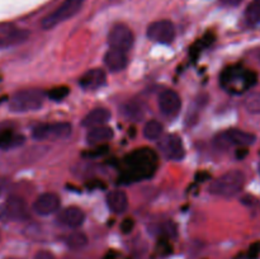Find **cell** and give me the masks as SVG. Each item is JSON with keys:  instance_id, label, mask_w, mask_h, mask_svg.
<instances>
[{"instance_id": "cell-1", "label": "cell", "mask_w": 260, "mask_h": 259, "mask_svg": "<svg viewBox=\"0 0 260 259\" xmlns=\"http://www.w3.org/2000/svg\"><path fill=\"white\" fill-rule=\"evenodd\" d=\"M157 168V154L150 147L136 149L124 157V169L119 177L121 184H131L152 177Z\"/></svg>"}, {"instance_id": "cell-2", "label": "cell", "mask_w": 260, "mask_h": 259, "mask_svg": "<svg viewBox=\"0 0 260 259\" xmlns=\"http://www.w3.org/2000/svg\"><path fill=\"white\" fill-rule=\"evenodd\" d=\"M258 76L254 71L246 70L241 66L228 68L221 75V85L231 93L240 94L256 84Z\"/></svg>"}, {"instance_id": "cell-3", "label": "cell", "mask_w": 260, "mask_h": 259, "mask_svg": "<svg viewBox=\"0 0 260 259\" xmlns=\"http://www.w3.org/2000/svg\"><path fill=\"white\" fill-rule=\"evenodd\" d=\"M245 175L240 170H230L217 179L213 180L210 185V193L221 197H233L238 195L244 187Z\"/></svg>"}, {"instance_id": "cell-4", "label": "cell", "mask_w": 260, "mask_h": 259, "mask_svg": "<svg viewBox=\"0 0 260 259\" xmlns=\"http://www.w3.org/2000/svg\"><path fill=\"white\" fill-rule=\"evenodd\" d=\"M45 101V94L38 89H25L15 93L9 101V109L15 113L38 111Z\"/></svg>"}, {"instance_id": "cell-5", "label": "cell", "mask_w": 260, "mask_h": 259, "mask_svg": "<svg viewBox=\"0 0 260 259\" xmlns=\"http://www.w3.org/2000/svg\"><path fill=\"white\" fill-rule=\"evenodd\" d=\"M83 4L84 0H65L57 9L53 10L47 17L43 18L42 28L43 29H52L56 25L70 19L74 15L78 14Z\"/></svg>"}, {"instance_id": "cell-6", "label": "cell", "mask_w": 260, "mask_h": 259, "mask_svg": "<svg viewBox=\"0 0 260 259\" xmlns=\"http://www.w3.org/2000/svg\"><path fill=\"white\" fill-rule=\"evenodd\" d=\"M71 135V124L68 122L38 124L33 128L32 136L37 141H58Z\"/></svg>"}, {"instance_id": "cell-7", "label": "cell", "mask_w": 260, "mask_h": 259, "mask_svg": "<svg viewBox=\"0 0 260 259\" xmlns=\"http://www.w3.org/2000/svg\"><path fill=\"white\" fill-rule=\"evenodd\" d=\"M255 135L241 131V130L233 128L217 135V136L215 137L213 144H215V146L217 147L218 150H226L230 146H233V145H236V146L240 147L250 146V145H253L254 142H255Z\"/></svg>"}, {"instance_id": "cell-8", "label": "cell", "mask_w": 260, "mask_h": 259, "mask_svg": "<svg viewBox=\"0 0 260 259\" xmlns=\"http://www.w3.org/2000/svg\"><path fill=\"white\" fill-rule=\"evenodd\" d=\"M28 207L24 200L18 196H10L4 203L0 205V221L12 222V221H23L28 218Z\"/></svg>"}, {"instance_id": "cell-9", "label": "cell", "mask_w": 260, "mask_h": 259, "mask_svg": "<svg viewBox=\"0 0 260 259\" xmlns=\"http://www.w3.org/2000/svg\"><path fill=\"white\" fill-rule=\"evenodd\" d=\"M135 42V36L126 24H116L108 35V43L111 48L128 52Z\"/></svg>"}, {"instance_id": "cell-10", "label": "cell", "mask_w": 260, "mask_h": 259, "mask_svg": "<svg viewBox=\"0 0 260 259\" xmlns=\"http://www.w3.org/2000/svg\"><path fill=\"white\" fill-rule=\"evenodd\" d=\"M147 38L161 45H170L175 38V27L170 20L162 19L151 23L146 30Z\"/></svg>"}, {"instance_id": "cell-11", "label": "cell", "mask_w": 260, "mask_h": 259, "mask_svg": "<svg viewBox=\"0 0 260 259\" xmlns=\"http://www.w3.org/2000/svg\"><path fill=\"white\" fill-rule=\"evenodd\" d=\"M159 149L168 160H173V161L182 160L185 155L182 139L174 134H169L162 137L159 142Z\"/></svg>"}, {"instance_id": "cell-12", "label": "cell", "mask_w": 260, "mask_h": 259, "mask_svg": "<svg viewBox=\"0 0 260 259\" xmlns=\"http://www.w3.org/2000/svg\"><path fill=\"white\" fill-rule=\"evenodd\" d=\"M159 109L162 113V116L168 117V118H173L177 116L182 107V101L177 91L170 90H162L159 95Z\"/></svg>"}, {"instance_id": "cell-13", "label": "cell", "mask_w": 260, "mask_h": 259, "mask_svg": "<svg viewBox=\"0 0 260 259\" xmlns=\"http://www.w3.org/2000/svg\"><path fill=\"white\" fill-rule=\"evenodd\" d=\"M56 220H57L60 225L66 226V228L76 229L83 225L84 220H85V213L83 212L81 208L71 206V207H66L61 210L57 213V216H56Z\"/></svg>"}, {"instance_id": "cell-14", "label": "cell", "mask_w": 260, "mask_h": 259, "mask_svg": "<svg viewBox=\"0 0 260 259\" xmlns=\"http://www.w3.org/2000/svg\"><path fill=\"white\" fill-rule=\"evenodd\" d=\"M58 207H60V197L55 193H43L33 203V211L41 216L55 213Z\"/></svg>"}, {"instance_id": "cell-15", "label": "cell", "mask_w": 260, "mask_h": 259, "mask_svg": "<svg viewBox=\"0 0 260 259\" xmlns=\"http://www.w3.org/2000/svg\"><path fill=\"white\" fill-rule=\"evenodd\" d=\"M106 71L102 70V69H91L79 79V85L84 90H96V89H101L102 86L106 85Z\"/></svg>"}, {"instance_id": "cell-16", "label": "cell", "mask_w": 260, "mask_h": 259, "mask_svg": "<svg viewBox=\"0 0 260 259\" xmlns=\"http://www.w3.org/2000/svg\"><path fill=\"white\" fill-rule=\"evenodd\" d=\"M127 63H128V58H127L126 52L111 48L104 55V65L107 66V69L113 71V73L122 71L126 68Z\"/></svg>"}, {"instance_id": "cell-17", "label": "cell", "mask_w": 260, "mask_h": 259, "mask_svg": "<svg viewBox=\"0 0 260 259\" xmlns=\"http://www.w3.org/2000/svg\"><path fill=\"white\" fill-rule=\"evenodd\" d=\"M106 200L109 210L114 213H123L128 207V198L123 190H111Z\"/></svg>"}, {"instance_id": "cell-18", "label": "cell", "mask_w": 260, "mask_h": 259, "mask_svg": "<svg viewBox=\"0 0 260 259\" xmlns=\"http://www.w3.org/2000/svg\"><path fill=\"white\" fill-rule=\"evenodd\" d=\"M109 118H111V112L104 108H95L84 117L83 126L86 128L104 126L109 121Z\"/></svg>"}, {"instance_id": "cell-19", "label": "cell", "mask_w": 260, "mask_h": 259, "mask_svg": "<svg viewBox=\"0 0 260 259\" xmlns=\"http://www.w3.org/2000/svg\"><path fill=\"white\" fill-rule=\"evenodd\" d=\"M25 142V137L20 134H15L12 130L4 128L0 132V149L10 150L20 146Z\"/></svg>"}, {"instance_id": "cell-20", "label": "cell", "mask_w": 260, "mask_h": 259, "mask_svg": "<svg viewBox=\"0 0 260 259\" xmlns=\"http://www.w3.org/2000/svg\"><path fill=\"white\" fill-rule=\"evenodd\" d=\"M113 130L108 126H98L89 130L86 134V142L89 145H98L104 141H108L113 137Z\"/></svg>"}, {"instance_id": "cell-21", "label": "cell", "mask_w": 260, "mask_h": 259, "mask_svg": "<svg viewBox=\"0 0 260 259\" xmlns=\"http://www.w3.org/2000/svg\"><path fill=\"white\" fill-rule=\"evenodd\" d=\"M206 104H207V95H200L194 99V102L189 106L187 116H185L187 126H193V124L197 123L198 119H200L201 112L205 108Z\"/></svg>"}, {"instance_id": "cell-22", "label": "cell", "mask_w": 260, "mask_h": 259, "mask_svg": "<svg viewBox=\"0 0 260 259\" xmlns=\"http://www.w3.org/2000/svg\"><path fill=\"white\" fill-rule=\"evenodd\" d=\"M122 113L129 121H141L144 118L145 111L141 104L131 102V103H127L122 107Z\"/></svg>"}, {"instance_id": "cell-23", "label": "cell", "mask_w": 260, "mask_h": 259, "mask_svg": "<svg viewBox=\"0 0 260 259\" xmlns=\"http://www.w3.org/2000/svg\"><path fill=\"white\" fill-rule=\"evenodd\" d=\"M63 240H65L66 245L71 249H81L88 244V238L85 236V234L79 233V231L69 234Z\"/></svg>"}, {"instance_id": "cell-24", "label": "cell", "mask_w": 260, "mask_h": 259, "mask_svg": "<svg viewBox=\"0 0 260 259\" xmlns=\"http://www.w3.org/2000/svg\"><path fill=\"white\" fill-rule=\"evenodd\" d=\"M245 19L250 25L260 23V0H253L245 10Z\"/></svg>"}, {"instance_id": "cell-25", "label": "cell", "mask_w": 260, "mask_h": 259, "mask_svg": "<svg viewBox=\"0 0 260 259\" xmlns=\"http://www.w3.org/2000/svg\"><path fill=\"white\" fill-rule=\"evenodd\" d=\"M162 134V124L159 121H149L144 127V136L147 140H157Z\"/></svg>"}, {"instance_id": "cell-26", "label": "cell", "mask_w": 260, "mask_h": 259, "mask_svg": "<svg viewBox=\"0 0 260 259\" xmlns=\"http://www.w3.org/2000/svg\"><path fill=\"white\" fill-rule=\"evenodd\" d=\"M245 109L251 114H260V93H253L245 99Z\"/></svg>"}, {"instance_id": "cell-27", "label": "cell", "mask_w": 260, "mask_h": 259, "mask_svg": "<svg viewBox=\"0 0 260 259\" xmlns=\"http://www.w3.org/2000/svg\"><path fill=\"white\" fill-rule=\"evenodd\" d=\"M28 33L24 30H18V32L12 33V35L7 36L5 38H2L3 47L4 46H12V45H18V43L23 42V41L27 40Z\"/></svg>"}, {"instance_id": "cell-28", "label": "cell", "mask_w": 260, "mask_h": 259, "mask_svg": "<svg viewBox=\"0 0 260 259\" xmlns=\"http://www.w3.org/2000/svg\"><path fill=\"white\" fill-rule=\"evenodd\" d=\"M70 93V89L68 86H58V88L51 89L47 93V96L53 102H61L66 98Z\"/></svg>"}, {"instance_id": "cell-29", "label": "cell", "mask_w": 260, "mask_h": 259, "mask_svg": "<svg viewBox=\"0 0 260 259\" xmlns=\"http://www.w3.org/2000/svg\"><path fill=\"white\" fill-rule=\"evenodd\" d=\"M135 221L132 218H126V220L122 221L121 223V230L123 234H129L132 230H134Z\"/></svg>"}, {"instance_id": "cell-30", "label": "cell", "mask_w": 260, "mask_h": 259, "mask_svg": "<svg viewBox=\"0 0 260 259\" xmlns=\"http://www.w3.org/2000/svg\"><path fill=\"white\" fill-rule=\"evenodd\" d=\"M260 255V241H256L249 249V259H256Z\"/></svg>"}, {"instance_id": "cell-31", "label": "cell", "mask_w": 260, "mask_h": 259, "mask_svg": "<svg viewBox=\"0 0 260 259\" xmlns=\"http://www.w3.org/2000/svg\"><path fill=\"white\" fill-rule=\"evenodd\" d=\"M107 149L108 147L106 146V145H103V146H99V149H94V150H89L88 152H86V156H90V157H95V156H101V155L106 154L107 152Z\"/></svg>"}, {"instance_id": "cell-32", "label": "cell", "mask_w": 260, "mask_h": 259, "mask_svg": "<svg viewBox=\"0 0 260 259\" xmlns=\"http://www.w3.org/2000/svg\"><path fill=\"white\" fill-rule=\"evenodd\" d=\"M35 259H55V256L50 253V251L46 250H41L38 251L37 254L35 255Z\"/></svg>"}, {"instance_id": "cell-33", "label": "cell", "mask_w": 260, "mask_h": 259, "mask_svg": "<svg viewBox=\"0 0 260 259\" xmlns=\"http://www.w3.org/2000/svg\"><path fill=\"white\" fill-rule=\"evenodd\" d=\"M246 155H248V150H246L245 147H241V149H239L238 151H236V157H238V159H244Z\"/></svg>"}, {"instance_id": "cell-34", "label": "cell", "mask_w": 260, "mask_h": 259, "mask_svg": "<svg viewBox=\"0 0 260 259\" xmlns=\"http://www.w3.org/2000/svg\"><path fill=\"white\" fill-rule=\"evenodd\" d=\"M222 2V4L228 5V7H236V5H239L241 3V0H221Z\"/></svg>"}, {"instance_id": "cell-35", "label": "cell", "mask_w": 260, "mask_h": 259, "mask_svg": "<svg viewBox=\"0 0 260 259\" xmlns=\"http://www.w3.org/2000/svg\"><path fill=\"white\" fill-rule=\"evenodd\" d=\"M104 259H124L121 254H117V253H108L106 255Z\"/></svg>"}, {"instance_id": "cell-36", "label": "cell", "mask_w": 260, "mask_h": 259, "mask_svg": "<svg viewBox=\"0 0 260 259\" xmlns=\"http://www.w3.org/2000/svg\"><path fill=\"white\" fill-rule=\"evenodd\" d=\"M5 188H7V179L0 177V196L3 195V192L5 190Z\"/></svg>"}, {"instance_id": "cell-37", "label": "cell", "mask_w": 260, "mask_h": 259, "mask_svg": "<svg viewBox=\"0 0 260 259\" xmlns=\"http://www.w3.org/2000/svg\"><path fill=\"white\" fill-rule=\"evenodd\" d=\"M5 128V127H3V126H0V132H2L3 131V130H4Z\"/></svg>"}, {"instance_id": "cell-38", "label": "cell", "mask_w": 260, "mask_h": 259, "mask_svg": "<svg viewBox=\"0 0 260 259\" xmlns=\"http://www.w3.org/2000/svg\"><path fill=\"white\" fill-rule=\"evenodd\" d=\"M0 47H3V42H2V38H0Z\"/></svg>"}, {"instance_id": "cell-39", "label": "cell", "mask_w": 260, "mask_h": 259, "mask_svg": "<svg viewBox=\"0 0 260 259\" xmlns=\"http://www.w3.org/2000/svg\"><path fill=\"white\" fill-rule=\"evenodd\" d=\"M259 172H260V165H259Z\"/></svg>"}, {"instance_id": "cell-40", "label": "cell", "mask_w": 260, "mask_h": 259, "mask_svg": "<svg viewBox=\"0 0 260 259\" xmlns=\"http://www.w3.org/2000/svg\"><path fill=\"white\" fill-rule=\"evenodd\" d=\"M10 259H14V258H10Z\"/></svg>"}, {"instance_id": "cell-41", "label": "cell", "mask_w": 260, "mask_h": 259, "mask_svg": "<svg viewBox=\"0 0 260 259\" xmlns=\"http://www.w3.org/2000/svg\"><path fill=\"white\" fill-rule=\"evenodd\" d=\"M259 58H260V55H259Z\"/></svg>"}]
</instances>
